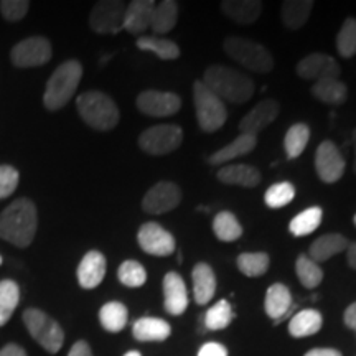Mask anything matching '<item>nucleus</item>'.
Returning <instances> with one entry per match:
<instances>
[{"label":"nucleus","instance_id":"26","mask_svg":"<svg viewBox=\"0 0 356 356\" xmlns=\"http://www.w3.org/2000/svg\"><path fill=\"white\" fill-rule=\"evenodd\" d=\"M170 333V325L162 318L144 317L132 325V335L139 341H163Z\"/></svg>","mask_w":356,"mask_h":356},{"label":"nucleus","instance_id":"11","mask_svg":"<svg viewBox=\"0 0 356 356\" xmlns=\"http://www.w3.org/2000/svg\"><path fill=\"white\" fill-rule=\"evenodd\" d=\"M181 190L173 181H159L145 193L142 200V210L149 215H163L180 204Z\"/></svg>","mask_w":356,"mask_h":356},{"label":"nucleus","instance_id":"34","mask_svg":"<svg viewBox=\"0 0 356 356\" xmlns=\"http://www.w3.org/2000/svg\"><path fill=\"white\" fill-rule=\"evenodd\" d=\"M322 216H323L322 208L318 207L307 208L305 211L299 213V215L291 221V225H289V231H291L293 236H297V238L312 234L320 225H322Z\"/></svg>","mask_w":356,"mask_h":356},{"label":"nucleus","instance_id":"48","mask_svg":"<svg viewBox=\"0 0 356 356\" xmlns=\"http://www.w3.org/2000/svg\"><path fill=\"white\" fill-rule=\"evenodd\" d=\"M343 320H345L346 327L353 328V330H356V302H355V304H351V305L348 307V309L345 310Z\"/></svg>","mask_w":356,"mask_h":356},{"label":"nucleus","instance_id":"53","mask_svg":"<svg viewBox=\"0 0 356 356\" xmlns=\"http://www.w3.org/2000/svg\"><path fill=\"white\" fill-rule=\"evenodd\" d=\"M2 262H3V259H2V256H0V266H2Z\"/></svg>","mask_w":356,"mask_h":356},{"label":"nucleus","instance_id":"50","mask_svg":"<svg viewBox=\"0 0 356 356\" xmlns=\"http://www.w3.org/2000/svg\"><path fill=\"white\" fill-rule=\"evenodd\" d=\"M346 261L351 269L356 270V243H350L346 248Z\"/></svg>","mask_w":356,"mask_h":356},{"label":"nucleus","instance_id":"45","mask_svg":"<svg viewBox=\"0 0 356 356\" xmlns=\"http://www.w3.org/2000/svg\"><path fill=\"white\" fill-rule=\"evenodd\" d=\"M198 356H228V350L220 343H204L198 351Z\"/></svg>","mask_w":356,"mask_h":356},{"label":"nucleus","instance_id":"14","mask_svg":"<svg viewBox=\"0 0 356 356\" xmlns=\"http://www.w3.org/2000/svg\"><path fill=\"white\" fill-rule=\"evenodd\" d=\"M137 108L149 118H168L180 111L181 97L175 92L149 89V91L140 92L137 97Z\"/></svg>","mask_w":356,"mask_h":356},{"label":"nucleus","instance_id":"24","mask_svg":"<svg viewBox=\"0 0 356 356\" xmlns=\"http://www.w3.org/2000/svg\"><path fill=\"white\" fill-rule=\"evenodd\" d=\"M256 145L257 137L249 136V134H239L231 144L222 147V149L213 154L211 157L208 159V162H210L211 165H222V163H228L229 160H234L241 157V155L252 152V150L256 149Z\"/></svg>","mask_w":356,"mask_h":356},{"label":"nucleus","instance_id":"33","mask_svg":"<svg viewBox=\"0 0 356 356\" xmlns=\"http://www.w3.org/2000/svg\"><path fill=\"white\" fill-rule=\"evenodd\" d=\"M20 300V289L10 279L0 280V327H3L15 312Z\"/></svg>","mask_w":356,"mask_h":356},{"label":"nucleus","instance_id":"37","mask_svg":"<svg viewBox=\"0 0 356 356\" xmlns=\"http://www.w3.org/2000/svg\"><path fill=\"white\" fill-rule=\"evenodd\" d=\"M296 273L300 284L307 289H315L323 280V270L307 254H300L296 262Z\"/></svg>","mask_w":356,"mask_h":356},{"label":"nucleus","instance_id":"35","mask_svg":"<svg viewBox=\"0 0 356 356\" xmlns=\"http://www.w3.org/2000/svg\"><path fill=\"white\" fill-rule=\"evenodd\" d=\"M213 231H215L216 238L225 243H233L243 236V226L229 211L218 213L213 220Z\"/></svg>","mask_w":356,"mask_h":356},{"label":"nucleus","instance_id":"36","mask_svg":"<svg viewBox=\"0 0 356 356\" xmlns=\"http://www.w3.org/2000/svg\"><path fill=\"white\" fill-rule=\"evenodd\" d=\"M310 139V129L307 124H293L286 134V139H284V147H286L287 159H297L300 157L302 152L305 150L307 144Z\"/></svg>","mask_w":356,"mask_h":356},{"label":"nucleus","instance_id":"41","mask_svg":"<svg viewBox=\"0 0 356 356\" xmlns=\"http://www.w3.org/2000/svg\"><path fill=\"white\" fill-rule=\"evenodd\" d=\"M296 198V186L289 181H280L269 186L264 195V202L269 208H282Z\"/></svg>","mask_w":356,"mask_h":356},{"label":"nucleus","instance_id":"54","mask_svg":"<svg viewBox=\"0 0 356 356\" xmlns=\"http://www.w3.org/2000/svg\"><path fill=\"white\" fill-rule=\"evenodd\" d=\"M353 221H355V225H356V215H355V218H353Z\"/></svg>","mask_w":356,"mask_h":356},{"label":"nucleus","instance_id":"12","mask_svg":"<svg viewBox=\"0 0 356 356\" xmlns=\"http://www.w3.org/2000/svg\"><path fill=\"white\" fill-rule=\"evenodd\" d=\"M137 241L144 252L150 256L165 257L175 252V238L157 222H145L137 233Z\"/></svg>","mask_w":356,"mask_h":356},{"label":"nucleus","instance_id":"18","mask_svg":"<svg viewBox=\"0 0 356 356\" xmlns=\"http://www.w3.org/2000/svg\"><path fill=\"white\" fill-rule=\"evenodd\" d=\"M163 304L170 315H181L188 307V293L180 274L168 273L163 279Z\"/></svg>","mask_w":356,"mask_h":356},{"label":"nucleus","instance_id":"30","mask_svg":"<svg viewBox=\"0 0 356 356\" xmlns=\"http://www.w3.org/2000/svg\"><path fill=\"white\" fill-rule=\"evenodd\" d=\"M178 19V3L173 0H163L155 3L152 19H150V29L154 33H168L175 29Z\"/></svg>","mask_w":356,"mask_h":356},{"label":"nucleus","instance_id":"5","mask_svg":"<svg viewBox=\"0 0 356 356\" xmlns=\"http://www.w3.org/2000/svg\"><path fill=\"white\" fill-rule=\"evenodd\" d=\"M222 50L229 58H233L236 63L254 73H269L274 68L273 53L254 40L229 37L222 43Z\"/></svg>","mask_w":356,"mask_h":356},{"label":"nucleus","instance_id":"32","mask_svg":"<svg viewBox=\"0 0 356 356\" xmlns=\"http://www.w3.org/2000/svg\"><path fill=\"white\" fill-rule=\"evenodd\" d=\"M127 309L126 305L121 302H108L106 305H102L99 312V320L104 330L111 333H118L124 330V327L127 325Z\"/></svg>","mask_w":356,"mask_h":356},{"label":"nucleus","instance_id":"4","mask_svg":"<svg viewBox=\"0 0 356 356\" xmlns=\"http://www.w3.org/2000/svg\"><path fill=\"white\" fill-rule=\"evenodd\" d=\"M79 118L95 131L108 132L118 126L119 109L108 95L101 91H86L76 99Z\"/></svg>","mask_w":356,"mask_h":356},{"label":"nucleus","instance_id":"7","mask_svg":"<svg viewBox=\"0 0 356 356\" xmlns=\"http://www.w3.org/2000/svg\"><path fill=\"white\" fill-rule=\"evenodd\" d=\"M22 318L33 340L48 353H58L61 350L65 343V332L56 320L40 309H26Z\"/></svg>","mask_w":356,"mask_h":356},{"label":"nucleus","instance_id":"9","mask_svg":"<svg viewBox=\"0 0 356 356\" xmlns=\"http://www.w3.org/2000/svg\"><path fill=\"white\" fill-rule=\"evenodd\" d=\"M127 3L121 0H102L89 13V26L99 35H114L124 29Z\"/></svg>","mask_w":356,"mask_h":356},{"label":"nucleus","instance_id":"10","mask_svg":"<svg viewBox=\"0 0 356 356\" xmlns=\"http://www.w3.org/2000/svg\"><path fill=\"white\" fill-rule=\"evenodd\" d=\"M10 60L17 68H35L51 60V43L44 37H30L17 43L10 51Z\"/></svg>","mask_w":356,"mask_h":356},{"label":"nucleus","instance_id":"39","mask_svg":"<svg viewBox=\"0 0 356 356\" xmlns=\"http://www.w3.org/2000/svg\"><path fill=\"white\" fill-rule=\"evenodd\" d=\"M337 50L340 56L351 58L356 55V19L348 17L337 35Z\"/></svg>","mask_w":356,"mask_h":356},{"label":"nucleus","instance_id":"23","mask_svg":"<svg viewBox=\"0 0 356 356\" xmlns=\"http://www.w3.org/2000/svg\"><path fill=\"white\" fill-rule=\"evenodd\" d=\"M348 244L350 243L346 241L343 234H338V233L323 234L312 243L309 257L318 264V262H325L330 259V257L346 251Z\"/></svg>","mask_w":356,"mask_h":356},{"label":"nucleus","instance_id":"16","mask_svg":"<svg viewBox=\"0 0 356 356\" xmlns=\"http://www.w3.org/2000/svg\"><path fill=\"white\" fill-rule=\"evenodd\" d=\"M280 111V104L275 99H264L259 104L254 106L244 115L239 122V131L241 134H249V136H257L261 131L273 124L277 119Z\"/></svg>","mask_w":356,"mask_h":356},{"label":"nucleus","instance_id":"46","mask_svg":"<svg viewBox=\"0 0 356 356\" xmlns=\"http://www.w3.org/2000/svg\"><path fill=\"white\" fill-rule=\"evenodd\" d=\"M68 356H92V351H91V348H89V345L86 343V341L79 340L73 346H71Z\"/></svg>","mask_w":356,"mask_h":356},{"label":"nucleus","instance_id":"40","mask_svg":"<svg viewBox=\"0 0 356 356\" xmlns=\"http://www.w3.org/2000/svg\"><path fill=\"white\" fill-rule=\"evenodd\" d=\"M233 309L228 300H220L218 304L211 307L204 315V325L208 330H222L231 323L233 320Z\"/></svg>","mask_w":356,"mask_h":356},{"label":"nucleus","instance_id":"17","mask_svg":"<svg viewBox=\"0 0 356 356\" xmlns=\"http://www.w3.org/2000/svg\"><path fill=\"white\" fill-rule=\"evenodd\" d=\"M108 269L106 257L99 251H89L79 262L76 275L78 282L83 289H96L102 282Z\"/></svg>","mask_w":356,"mask_h":356},{"label":"nucleus","instance_id":"21","mask_svg":"<svg viewBox=\"0 0 356 356\" xmlns=\"http://www.w3.org/2000/svg\"><path fill=\"white\" fill-rule=\"evenodd\" d=\"M218 180L225 185H238L246 188H254L261 184V173L256 167L248 163L226 165L218 172Z\"/></svg>","mask_w":356,"mask_h":356},{"label":"nucleus","instance_id":"47","mask_svg":"<svg viewBox=\"0 0 356 356\" xmlns=\"http://www.w3.org/2000/svg\"><path fill=\"white\" fill-rule=\"evenodd\" d=\"M0 356H26L25 350L15 343H8L0 350Z\"/></svg>","mask_w":356,"mask_h":356},{"label":"nucleus","instance_id":"8","mask_svg":"<svg viewBox=\"0 0 356 356\" xmlns=\"http://www.w3.org/2000/svg\"><path fill=\"white\" fill-rule=\"evenodd\" d=\"M184 142V131L175 124H160L140 134L139 147L149 155L175 152Z\"/></svg>","mask_w":356,"mask_h":356},{"label":"nucleus","instance_id":"51","mask_svg":"<svg viewBox=\"0 0 356 356\" xmlns=\"http://www.w3.org/2000/svg\"><path fill=\"white\" fill-rule=\"evenodd\" d=\"M351 142H353V149H355V160H353V172L356 173V129H353V134H351Z\"/></svg>","mask_w":356,"mask_h":356},{"label":"nucleus","instance_id":"38","mask_svg":"<svg viewBox=\"0 0 356 356\" xmlns=\"http://www.w3.org/2000/svg\"><path fill=\"white\" fill-rule=\"evenodd\" d=\"M239 270L248 277H261L269 269L270 259L266 252H243L238 256Z\"/></svg>","mask_w":356,"mask_h":356},{"label":"nucleus","instance_id":"31","mask_svg":"<svg viewBox=\"0 0 356 356\" xmlns=\"http://www.w3.org/2000/svg\"><path fill=\"white\" fill-rule=\"evenodd\" d=\"M137 47L144 51H152L157 55L160 60H175L180 56V48L172 40L163 37H149V35H142L137 40Z\"/></svg>","mask_w":356,"mask_h":356},{"label":"nucleus","instance_id":"20","mask_svg":"<svg viewBox=\"0 0 356 356\" xmlns=\"http://www.w3.org/2000/svg\"><path fill=\"white\" fill-rule=\"evenodd\" d=\"M221 10L238 25H252L259 19L262 2L259 0H225Z\"/></svg>","mask_w":356,"mask_h":356},{"label":"nucleus","instance_id":"29","mask_svg":"<svg viewBox=\"0 0 356 356\" xmlns=\"http://www.w3.org/2000/svg\"><path fill=\"white\" fill-rule=\"evenodd\" d=\"M322 325H323V318L318 310H314V309L300 310L299 314L293 315L291 323H289V333L296 338L310 337L322 330Z\"/></svg>","mask_w":356,"mask_h":356},{"label":"nucleus","instance_id":"2","mask_svg":"<svg viewBox=\"0 0 356 356\" xmlns=\"http://www.w3.org/2000/svg\"><path fill=\"white\" fill-rule=\"evenodd\" d=\"M203 84L222 102L244 104L254 95V81L241 71L228 66L213 65L203 74Z\"/></svg>","mask_w":356,"mask_h":356},{"label":"nucleus","instance_id":"1","mask_svg":"<svg viewBox=\"0 0 356 356\" xmlns=\"http://www.w3.org/2000/svg\"><path fill=\"white\" fill-rule=\"evenodd\" d=\"M38 228V211L32 200L19 198L0 213V239L29 248Z\"/></svg>","mask_w":356,"mask_h":356},{"label":"nucleus","instance_id":"19","mask_svg":"<svg viewBox=\"0 0 356 356\" xmlns=\"http://www.w3.org/2000/svg\"><path fill=\"white\" fill-rule=\"evenodd\" d=\"M155 2L154 0H134L127 3L126 19H124V30L132 35L145 33L150 29Z\"/></svg>","mask_w":356,"mask_h":356},{"label":"nucleus","instance_id":"49","mask_svg":"<svg viewBox=\"0 0 356 356\" xmlns=\"http://www.w3.org/2000/svg\"><path fill=\"white\" fill-rule=\"evenodd\" d=\"M304 356H341V353L335 348H314L307 351Z\"/></svg>","mask_w":356,"mask_h":356},{"label":"nucleus","instance_id":"13","mask_svg":"<svg viewBox=\"0 0 356 356\" xmlns=\"http://www.w3.org/2000/svg\"><path fill=\"white\" fill-rule=\"evenodd\" d=\"M315 170L325 184H335L345 173V159L332 140H323L315 152Z\"/></svg>","mask_w":356,"mask_h":356},{"label":"nucleus","instance_id":"52","mask_svg":"<svg viewBox=\"0 0 356 356\" xmlns=\"http://www.w3.org/2000/svg\"><path fill=\"white\" fill-rule=\"evenodd\" d=\"M124 356H142V355L139 353V351L132 350V351H127V353H126V355H124Z\"/></svg>","mask_w":356,"mask_h":356},{"label":"nucleus","instance_id":"15","mask_svg":"<svg viewBox=\"0 0 356 356\" xmlns=\"http://www.w3.org/2000/svg\"><path fill=\"white\" fill-rule=\"evenodd\" d=\"M297 74L307 81H322V79H340V65L330 55L312 53L297 63Z\"/></svg>","mask_w":356,"mask_h":356},{"label":"nucleus","instance_id":"22","mask_svg":"<svg viewBox=\"0 0 356 356\" xmlns=\"http://www.w3.org/2000/svg\"><path fill=\"white\" fill-rule=\"evenodd\" d=\"M193 296L198 305L208 304L216 292V275L207 262H198L193 267Z\"/></svg>","mask_w":356,"mask_h":356},{"label":"nucleus","instance_id":"27","mask_svg":"<svg viewBox=\"0 0 356 356\" xmlns=\"http://www.w3.org/2000/svg\"><path fill=\"white\" fill-rule=\"evenodd\" d=\"M315 3L312 0H286L280 7V17L282 24L289 30H299L309 20L312 8Z\"/></svg>","mask_w":356,"mask_h":356},{"label":"nucleus","instance_id":"43","mask_svg":"<svg viewBox=\"0 0 356 356\" xmlns=\"http://www.w3.org/2000/svg\"><path fill=\"white\" fill-rule=\"evenodd\" d=\"M29 0H3L0 2V12H2L3 19L8 22H19L24 19L29 12Z\"/></svg>","mask_w":356,"mask_h":356},{"label":"nucleus","instance_id":"28","mask_svg":"<svg viewBox=\"0 0 356 356\" xmlns=\"http://www.w3.org/2000/svg\"><path fill=\"white\" fill-rule=\"evenodd\" d=\"M315 99L328 106H341L348 97V88L340 79H322L312 86Z\"/></svg>","mask_w":356,"mask_h":356},{"label":"nucleus","instance_id":"42","mask_svg":"<svg viewBox=\"0 0 356 356\" xmlns=\"http://www.w3.org/2000/svg\"><path fill=\"white\" fill-rule=\"evenodd\" d=\"M118 277L126 287H142L147 280L144 266L137 261H124L119 266Z\"/></svg>","mask_w":356,"mask_h":356},{"label":"nucleus","instance_id":"44","mask_svg":"<svg viewBox=\"0 0 356 356\" xmlns=\"http://www.w3.org/2000/svg\"><path fill=\"white\" fill-rule=\"evenodd\" d=\"M19 172L10 165H0V200L8 198L19 186Z\"/></svg>","mask_w":356,"mask_h":356},{"label":"nucleus","instance_id":"25","mask_svg":"<svg viewBox=\"0 0 356 356\" xmlns=\"http://www.w3.org/2000/svg\"><path fill=\"white\" fill-rule=\"evenodd\" d=\"M264 307H266V314L269 315L270 318L280 320L286 317L292 307V296H291V291H289V287L280 282L273 284V286L267 289L266 292Z\"/></svg>","mask_w":356,"mask_h":356},{"label":"nucleus","instance_id":"6","mask_svg":"<svg viewBox=\"0 0 356 356\" xmlns=\"http://www.w3.org/2000/svg\"><path fill=\"white\" fill-rule=\"evenodd\" d=\"M193 102L195 114H197L198 126L203 132H215L225 126L228 119L225 102L204 86L203 81H195L193 84Z\"/></svg>","mask_w":356,"mask_h":356},{"label":"nucleus","instance_id":"3","mask_svg":"<svg viewBox=\"0 0 356 356\" xmlns=\"http://www.w3.org/2000/svg\"><path fill=\"white\" fill-rule=\"evenodd\" d=\"M83 78V66L76 60H68L61 63L47 83L43 95V104L48 111L65 108L73 97Z\"/></svg>","mask_w":356,"mask_h":356}]
</instances>
